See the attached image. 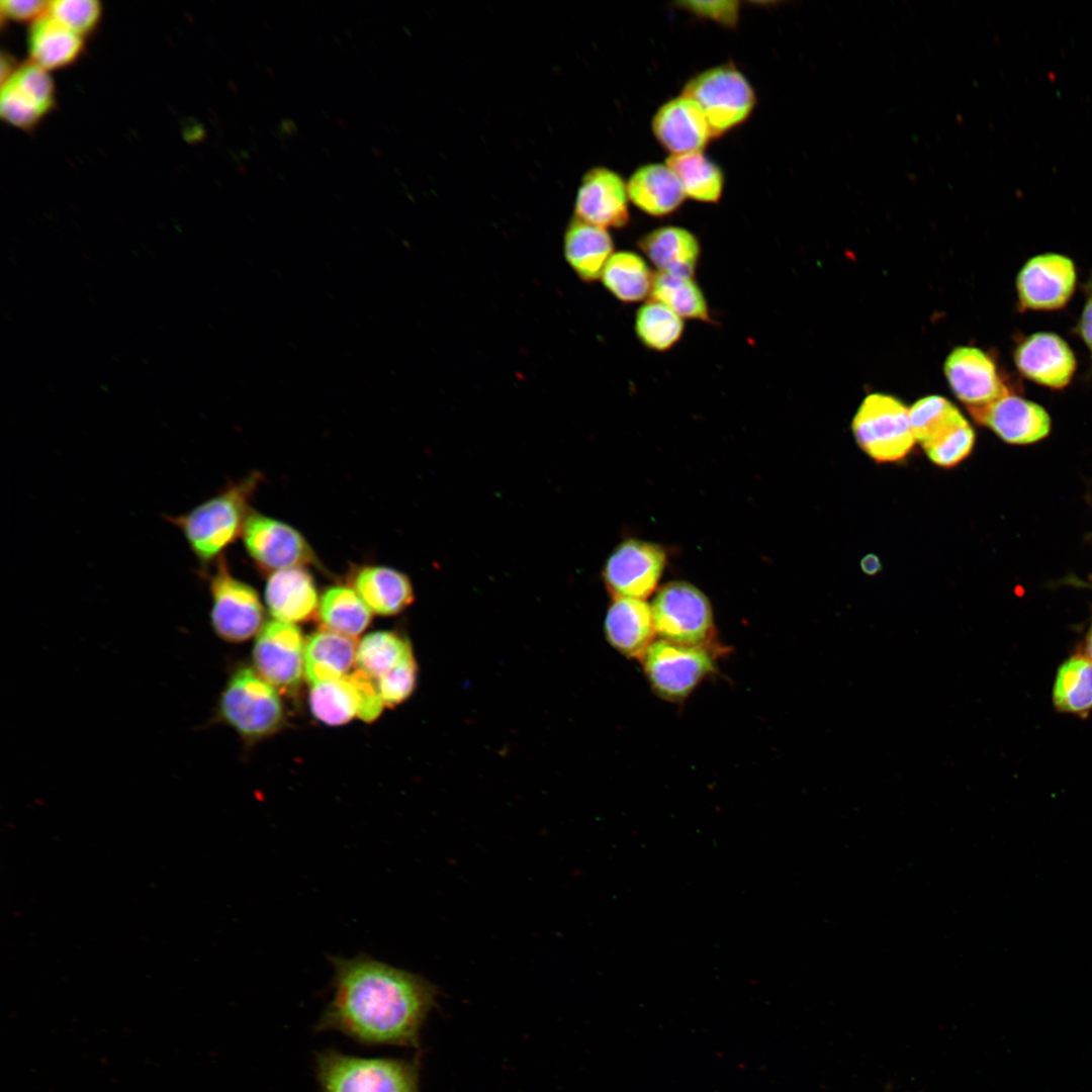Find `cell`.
<instances>
[{
    "label": "cell",
    "mask_w": 1092,
    "mask_h": 1092,
    "mask_svg": "<svg viewBox=\"0 0 1092 1092\" xmlns=\"http://www.w3.org/2000/svg\"><path fill=\"white\" fill-rule=\"evenodd\" d=\"M333 996L315 1027L366 1045L416 1048L437 989L426 979L361 953L332 957Z\"/></svg>",
    "instance_id": "obj_1"
},
{
    "label": "cell",
    "mask_w": 1092,
    "mask_h": 1092,
    "mask_svg": "<svg viewBox=\"0 0 1092 1092\" xmlns=\"http://www.w3.org/2000/svg\"><path fill=\"white\" fill-rule=\"evenodd\" d=\"M259 475L228 486L187 513L170 516L168 521L183 534L191 552L202 566L218 558L242 534L248 514V502Z\"/></svg>",
    "instance_id": "obj_2"
},
{
    "label": "cell",
    "mask_w": 1092,
    "mask_h": 1092,
    "mask_svg": "<svg viewBox=\"0 0 1092 1092\" xmlns=\"http://www.w3.org/2000/svg\"><path fill=\"white\" fill-rule=\"evenodd\" d=\"M322 1092H419V1061L360 1058L329 1049L315 1056Z\"/></svg>",
    "instance_id": "obj_3"
},
{
    "label": "cell",
    "mask_w": 1092,
    "mask_h": 1092,
    "mask_svg": "<svg viewBox=\"0 0 1092 1092\" xmlns=\"http://www.w3.org/2000/svg\"><path fill=\"white\" fill-rule=\"evenodd\" d=\"M218 716L246 738L273 733L282 723L283 709L276 690L250 668L237 670L218 702Z\"/></svg>",
    "instance_id": "obj_4"
},
{
    "label": "cell",
    "mask_w": 1092,
    "mask_h": 1092,
    "mask_svg": "<svg viewBox=\"0 0 1092 1092\" xmlns=\"http://www.w3.org/2000/svg\"><path fill=\"white\" fill-rule=\"evenodd\" d=\"M660 639L696 647H710L715 629L711 605L696 586L684 581L664 584L651 605Z\"/></svg>",
    "instance_id": "obj_5"
},
{
    "label": "cell",
    "mask_w": 1092,
    "mask_h": 1092,
    "mask_svg": "<svg viewBox=\"0 0 1092 1092\" xmlns=\"http://www.w3.org/2000/svg\"><path fill=\"white\" fill-rule=\"evenodd\" d=\"M681 95L703 110L713 138L743 122L755 105V94L740 71L732 65L706 70L689 80Z\"/></svg>",
    "instance_id": "obj_6"
},
{
    "label": "cell",
    "mask_w": 1092,
    "mask_h": 1092,
    "mask_svg": "<svg viewBox=\"0 0 1092 1092\" xmlns=\"http://www.w3.org/2000/svg\"><path fill=\"white\" fill-rule=\"evenodd\" d=\"M852 432L859 447L878 462L905 458L916 442L909 410L899 399L882 393L863 399L853 418Z\"/></svg>",
    "instance_id": "obj_7"
},
{
    "label": "cell",
    "mask_w": 1092,
    "mask_h": 1092,
    "mask_svg": "<svg viewBox=\"0 0 1092 1092\" xmlns=\"http://www.w3.org/2000/svg\"><path fill=\"white\" fill-rule=\"evenodd\" d=\"M640 660L654 692L671 702L685 700L715 670L708 648L663 639L654 641Z\"/></svg>",
    "instance_id": "obj_8"
},
{
    "label": "cell",
    "mask_w": 1092,
    "mask_h": 1092,
    "mask_svg": "<svg viewBox=\"0 0 1092 1092\" xmlns=\"http://www.w3.org/2000/svg\"><path fill=\"white\" fill-rule=\"evenodd\" d=\"M1077 282V268L1070 257L1054 252L1034 255L1021 266L1015 279L1018 310L1062 309L1072 299Z\"/></svg>",
    "instance_id": "obj_9"
},
{
    "label": "cell",
    "mask_w": 1092,
    "mask_h": 1092,
    "mask_svg": "<svg viewBox=\"0 0 1092 1092\" xmlns=\"http://www.w3.org/2000/svg\"><path fill=\"white\" fill-rule=\"evenodd\" d=\"M210 622L216 635L228 642H242L261 627L263 607L257 592L236 578L220 560L209 578Z\"/></svg>",
    "instance_id": "obj_10"
},
{
    "label": "cell",
    "mask_w": 1092,
    "mask_h": 1092,
    "mask_svg": "<svg viewBox=\"0 0 1092 1092\" xmlns=\"http://www.w3.org/2000/svg\"><path fill=\"white\" fill-rule=\"evenodd\" d=\"M383 705L377 684L359 668L344 677L313 685L309 695L314 717L333 726L347 723L356 715L373 721Z\"/></svg>",
    "instance_id": "obj_11"
},
{
    "label": "cell",
    "mask_w": 1092,
    "mask_h": 1092,
    "mask_svg": "<svg viewBox=\"0 0 1092 1092\" xmlns=\"http://www.w3.org/2000/svg\"><path fill=\"white\" fill-rule=\"evenodd\" d=\"M242 536L250 556L266 570L303 567L315 562L312 549L297 530L262 514H248Z\"/></svg>",
    "instance_id": "obj_12"
},
{
    "label": "cell",
    "mask_w": 1092,
    "mask_h": 1092,
    "mask_svg": "<svg viewBox=\"0 0 1092 1092\" xmlns=\"http://www.w3.org/2000/svg\"><path fill=\"white\" fill-rule=\"evenodd\" d=\"M666 556L653 543L630 539L621 543L609 557L604 578L615 598L644 600L655 589L664 569Z\"/></svg>",
    "instance_id": "obj_13"
},
{
    "label": "cell",
    "mask_w": 1092,
    "mask_h": 1092,
    "mask_svg": "<svg viewBox=\"0 0 1092 1092\" xmlns=\"http://www.w3.org/2000/svg\"><path fill=\"white\" fill-rule=\"evenodd\" d=\"M304 643L300 630L278 620L265 624L256 639L253 658L258 673L271 686L290 691L304 670Z\"/></svg>",
    "instance_id": "obj_14"
},
{
    "label": "cell",
    "mask_w": 1092,
    "mask_h": 1092,
    "mask_svg": "<svg viewBox=\"0 0 1092 1092\" xmlns=\"http://www.w3.org/2000/svg\"><path fill=\"white\" fill-rule=\"evenodd\" d=\"M1013 361L1024 378L1051 389L1067 387L1077 370L1074 351L1052 332H1036L1021 338L1013 350Z\"/></svg>",
    "instance_id": "obj_15"
},
{
    "label": "cell",
    "mask_w": 1092,
    "mask_h": 1092,
    "mask_svg": "<svg viewBox=\"0 0 1092 1092\" xmlns=\"http://www.w3.org/2000/svg\"><path fill=\"white\" fill-rule=\"evenodd\" d=\"M944 373L951 390L968 410L1012 392L995 361L978 348L954 349L946 358Z\"/></svg>",
    "instance_id": "obj_16"
},
{
    "label": "cell",
    "mask_w": 1092,
    "mask_h": 1092,
    "mask_svg": "<svg viewBox=\"0 0 1092 1092\" xmlns=\"http://www.w3.org/2000/svg\"><path fill=\"white\" fill-rule=\"evenodd\" d=\"M627 184L606 168L594 167L577 189L575 217L603 229H621L629 221Z\"/></svg>",
    "instance_id": "obj_17"
},
{
    "label": "cell",
    "mask_w": 1092,
    "mask_h": 1092,
    "mask_svg": "<svg viewBox=\"0 0 1092 1092\" xmlns=\"http://www.w3.org/2000/svg\"><path fill=\"white\" fill-rule=\"evenodd\" d=\"M54 96V83L48 71L30 62L2 81L1 116L17 127H30L49 112Z\"/></svg>",
    "instance_id": "obj_18"
},
{
    "label": "cell",
    "mask_w": 1092,
    "mask_h": 1092,
    "mask_svg": "<svg viewBox=\"0 0 1092 1092\" xmlns=\"http://www.w3.org/2000/svg\"><path fill=\"white\" fill-rule=\"evenodd\" d=\"M973 418L1010 444H1030L1051 431V418L1038 403L1012 392L980 407L970 408Z\"/></svg>",
    "instance_id": "obj_19"
},
{
    "label": "cell",
    "mask_w": 1092,
    "mask_h": 1092,
    "mask_svg": "<svg viewBox=\"0 0 1092 1092\" xmlns=\"http://www.w3.org/2000/svg\"><path fill=\"white\" fill-rule=\"evenodd\" d=\"M652 130L670 155L702 152L713 138L701 107L684 95L659 107L652 119Z\"/></svg>",
    "instance_id": "obj_20"
},
{
    "label": "cell",
    "mask_w": 1092,
    "mask_h": 1092,
    "mask_svg": "<svg viewBox=\"0 0 1092 1092\" xmlns=\"http://www.w3.org/2000/svg\"><path fill=\"white\" fill-rule=\"evenodd\" d=\"M605 633L621 654L641 659L656 634L651 606L644 600L615 598L607 612Z\"/></svg>",
    "instance_id": "obj_21"
},
{
    "label": "cell",
    "mask_w": 1092,
    "mask_h": 1092,
    "mask_svg": "<svg viewBox=\"0 0 1092 1092\" xmlns=\"http://www.w3.org/2000/svg\"><path fill=\"white\" fill-rule=\"evenodd\" d=\"M265 600L274 618L290 624L310 619L318 605L313 579L303 567L273 571L266 582Z\"/></svg>",
    "instance_id": "obj_22"
},
{
    "label": "cell",
    "mask_w": 1092,
    "mask_h": 1092,
    "mask_svg": "<svg viewBox=\"0 0 1092 1092\" xmlns=\"http://www.w3.org/2000/svg\"><path fill=\"white\" fill-rule=\"evenodd\" d=\"M638 247L658 272L694 277L701 247L697 237L687 229L673 225L654 229L639 240Z\"/></svg>",
    "instance_id": "obj_23"
},
{
    "label": "cell",
    "mask_w": 1092,
    "mask_h": 1092,
    "mask_svg": "<svg viewBox=\"0 0 1092 1092\" xmlns=\"http://www.w3.org/2000/svg\"><path fill=\"white\" fill-rule=\"evenodd\" d=\"M627 192L635 206L652 216L673 212L686 197L678 177L666 164L638 168L627 182Z\"/></svg>",
    "instance_id": "obj_24"
},
{
    "label": "cell",
    "mask_w": 1092,
    "mask_h": 1092,
    "mask_svg": "<svg viewBox=\"0 0 1092 1092\" xmlns=\"http://www.w3.org/2000/svg\"><path fill=\"white\" fill-rule=\"evenodd\" d=\"M563 250L575 274L584 282H594L614 254V244L606 229L573 217L564 234Z\"/></svg>",
    "instance_id": "obj_25"
},
{
    "label": "cell",
    "mask_w": 1092,
    "mask_h": 1092,
    "mask_svg": "<svg viewBox=\"0 0 1092 1092\" xmlns=\"http://www.w3.org/2000/svg\"><path fill=\"white\" fill-rule=\"evenodd\" d=\"M354 587L370 611L378 615L398 614L414 601L411 580L391 567L361 568L355 576Z\"/></svg>",
    "instance_id": "obj_26"
},
{
    "label": "cell",
    "mask_w": 1092,
    "mask_h": 1092,
    "mask_svg": "<svg viewBox=\"0 0 1092 1092\" xmlns=\"http://www.w3.org/2000/svg\"><path fill=\"white\" fill-rule=\"evenodd\" d=\"M352 637L320 630L309 636L304 647V674L311 686L344 677L356 660Z\"/></svg>",
    "instance_id": "obj_27"
},
{
    "label": "cell",
    "mask_w": 1092,
    "mask_h": 1092,
    "mask_svg": "<svg viewBox=\"0 0 1092 1092\" xmlns=\"http://www.w3.org/2000/svg\"><path fill=\"white\" fill-rule=\"evenodd\" d=\"M83 47L82 35L62 25L48 14L33 22L28 38L31 62L44 70L74 62Z\"/></svg>",
    "instance_id": "obj_28"
},
{
    "label": "cell",
    "mask_w": 1092,
    "mask_h": 1092,
    "mask_svg": "<svg viewBox=\"0 0 1092 1092\" xmlns=\"http://www.w3.org/2000/svg\"><path fill=\"white\" fill-rule=\"evenodd\" d=\"M604 286L623 302H638L651 294L654 275L641 256L629 251L614 253L601 275Z\"/></svg>",
    "instance_id": "obj_29"
},
{
    "label": "cell",
    "mask_w": 1092,
    "mask_h": 1092,
    "mask_svg": "<svg viewBox=\"0 0 1092 1092\" xmlns=\"http://www.w3.org/2000/svg\"><path fill=\"white\" fill-rule=\"evenodd\" d=\"M318 614L327 629L356 637L370 623L371 611L356 590L345 585L329 587L323 595Z\"/></svg>",
    "instance_id": "obj_30"
},
{
    "label": "cell",
    "mask_w": 1092,
    "mask_h": 1092,
    "mask_svg": "<svg viewBox=\"0 0 1092 1092\" xmlns=\"http://www.w3.org/2000/svg\"><path fill=\"white\" fill-rule=\"evenodd\" d=\"M665 164L678 177L686 196L701 202H717L720 199L723 173L702 152L670 155Z\"/></svg>",
    "instance_id": "obj_31"
},
{
    "label": "cell",
    "mask_w": 1092,
    "mask_h": 1092,
    "mask_svg": "<svg viewBox=\"0 0 1092 1092\" xmlns=\"http://www.w3.org/2000/svg\"><path fill=\"white\" fill-rule=\"evenodd\" d=\"M1053 701L1061 712L1085 716L1092 709V661L1088 657L1075 655L1061 665Z\"/></svg>",
    "instance_id": "obj_32"
},
{
    "label": "cell",
    "mask_w": 1092,
    "mask_h": 1092,
    "mask_svg": "<svg viewBox=\"0 0 1092 1092\" xmlns=\"http://www.w3.org/2000/svg\"><path fill=\"white\" fill-rule=\"evenodd\" d=\"M651 295L681 318L712 322L705 295L693 277L658 272Z\"/></svg>",
    "instance_id": "obj_33"
},
{
    "label": "cell",
    "mask_w": 1092,
    "mask_h": 1092,
    "mask_svg": "<svg viewBox=\"0 0 1092 1092\" xmlns=\"http://www.w3.org/2000/svg\"><path fill=\"white\" fill-rule=\"evenodd\" d=\"M684 329L682 318L657 300L645 302L636 312V335L651 350H669L680 340Z\"/></svg>",
    "instance_id": "obj_34"
},
{
    "label": "cell",
    "mask_w": 1092,
    "mask_h": 1092,
    "mask_svg": "<svg viewBox=\"0 0 1092 1092\" xmlns=\"http://www.w3.org/2000/svg\"><path fill=\"white\" fill-rule=\"evenodd\" d=\"M411 653L407 640L393 632L378 631L366 635L359 643L356 663L360 670L378 679Z\"/></svg>",
    "instance_id": "obj_35"
},
{
    "label": "cell",
    "mask_w": 1092,
    "mask_h": 1092,
    "mask_svg": "<svg viewBox=\"0 0 1092 1092\" xmlns=\"http://www.w3.org/2000/svg\"><path fill=\"white\" fill-rule=\"evenodd\" d=\"M964 416L948 399L930 395L917 400L909 408L913 436L921 446L933 441L958 423Z\"/></svg>",
    "instance_id": "obj_36"
},
{
    "label": "cell",
    "mask_w": 1092,
    "mask_h": 1092,
    "mask_svg": "<svg viewBox=\"0 0 1092 1092\" xmlns=\"http://www.w3.org/2000/svg\"><path fill=\"white\" fill-rule=\"evenodd\" d=\"M974 443L975 433L964 418L923 449L933 463L948 468L967 458Z\"/></svg>",
    "instance_id": "obj_37"
},
{
    "label": "cell",
    "mask_w": 1092,
    "mask_h": 1092,
    "mask_svg": "<svg viewBox=\"0 0 1092 1092\" xmlns=\"http://www.w3.org/2000/svg\"><path fill=\"white\" fill-rule=\"evenodd\" d=\"M48 15L82 35L98 22L101 6L95 0H54L49 3Z\"/></svg>",
    "instance_id": "obj_38"
},
{
    "label": "cell",
    "mask_w": 1092,
    "mask_h": 1092,
    "mask_svg": "<svg viewBox=\"0 0 1092 1092\" xmlns=\"http://www.w3.org/2000/svg\"><path fill=\"white\" fill-rule=\"evenodd\" d=\"M417 664L413 653L376 681L384 704L394 706L405 701L417 681Z\"/></svg>",
    "instance_id": "obj_39"
},
{
    "label": "cell",
    "mask_w": 1092,
    "mask_h": 1092,
    "mask_svg": "<svg viewBox=\"0 0 1092 1092\" xmlns=\"http://www.w3.org/2000/svg\"><path fill=\"white\" fill-rule=\"evenodd\" d=\"M678 6L728 27L734 26L739 18L738 1H685L679 2Z\"/></svg>",
    "instance_id": "obj_40"
},
{
    "label": "cell",
    "mask_w": 1092,
    "mask_h": 1092,
    "mask_svg": "<svg viewBox=\"0 0 1092 1092\" xmlns=\"http://www.w3.org/2000/svg\"><path fill=\"white\" fill-rule=\"evenodd\" d=\"M49 1L41 0H3L2 14L17 21H36L48 14Z\"/></svg>",
    "instance_id": "obj_41"
},
{
    "label": "cell",
    "mask_w": 1092,
    "mask_h": 1092,
    "mask_svg": "<svg viewBox=\"0 0 1092 1092\" xmlns=\"http://www.w3.org/2000/svg\"><path fill=\"white\" fill-rule=\"evenodd\" d=\"M1082 289H1083V292H1084V295H1085V300H1084V304H1083L1082 310L1080 312V315H1079V317H1078V320L1076 322V325H1075L1072 332H1073L1074 335H1076L1083 342V344L1086 346V348L1088 350L1089 359H1090V366H1089V370H1088V375L1091 377L1092 376V276H1090V278L1084 283V285L1082 286Z\"/></svg>",
    "instance_id": "obj_42"
},
{
    "label": "cell",
    "mask_w": 1092,
    "mask_h": 1092,
    "mask_svg": "<svg viewBox=\"0 0 1092 1092\" xmlns=\"http://www.w3.org/2000/svg\"><path fill=\"white\" fill-rule=\"evenodd\" d=\"M881 561L878 556L874 554L866 555L860 561V567L867 574L873 575L880 571Z\"/></svg>",
    "instance_id": "obj_43"
},
{
    "label": "cell",
    "mask_w": 1092,
    "mask_h": 1092,
    "mask_svg": "<svg viewBox=\"0 0 1092 1092\" xmlns=\"http://www.w3.org/2000/svg\"><path fill=\"white\" fill-rule=\"evenodd\" d=\"M1087 657L1092 661V628L1088 633L1085 644Z\"/></svg>",
    "instance_id": "obj_44"
}]
</instances>
